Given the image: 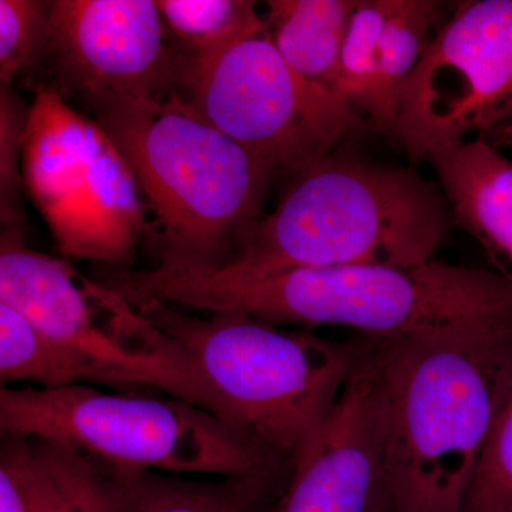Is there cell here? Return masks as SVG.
Listing matches in <instances>:
<instances>
[{"label": "cell", "mask_w": 512, "mask_h": 512, "mask_svg": "<svg viewBox=\"0 0 512 512\" xmlns=\"http://www.w3.org/2000/svg\"><path fill=\"white\" fill-rule=\"evenodd\" d=\"M369 512H394L386 490H384V485L377 491L375 501H373Z\"/></svg>", "instance_id": "obj_24"}, {"label": "cell", "mask_w": 512, "mask_h": 512, "mask_svg": "<svg viewBox=\"0 0 512 512\" xmlns=\"http://www.w3.org/2000/svg\"><path fill=\"white\" fill-rule=\"evenodd\" d=\"M0 377L3 386L28 383L39 389L107 384L99 367L45 335L25 316L0 302Z\"/></svg>", "instance_id": "obj_18"}, {"label": "cell", "mask_w": 512, "mask_h": 512, "mask_svg": "<svg viewBox=\"0 0 512 512\" xmlns=\"http://www.w3.org/2000/svg\"><path fill=\"white\" fill-rule=\"evenodd\" d=\"M510 512H512V510Z\"/></svg>", "instance_id": "obj_25"}, {"label": "cell", "mask_w": 512, "mask_h": 512, "mask_svg": "<svg viewBox=\"0 0 512 512\" xmlns=\"http://www.w3.org/2000/svg\"><path fill=\"white\" fill-rule=\"evenodd\" d=\"M359 342L376 377L393 511H463L512 370V323Z\"/></svg>", "instance_id": "obj_2"}, {"label": "cell", "mask_w": 512, "mask_h": 512, "mask_svg": "<svg viewBox=\"0 0 512 512\" xmlns=\"http://www.w3.org/2000/svg\"><path fill=\"white\" fill-rule=\"evenodd\" d=\"M153 0H53L45 50L50 86L87 109L177 96L174 52Z\"/></svg>", "instance_id": "obj_11"}, {"label": "cell", "mask_w": 512, "mask_h": 512, "mask_svg": "<svg viewBox=\"0 0 512 512\" xmlns=\"http://www.w3.org/2000/svg\"><path fill=\"white\" fill-rule=\"evenodd\" d=\"M130 301L208 313H244L272 325L343 326L369 338H402L512 323V284L468 266L359 264L254 275L235 269L128 271Z\"/></svg>", "instance_id": "obj_1"}, {"label": "cell", "mask_w": 512, "mask_h": 512, "mask_svg": "<svg viewBox=\"0 0 512 512\" xmlns=\"http://www.w3.org/2000/svg\"><path fill=\"white\" fill-rule=\"evenodd\" d=\"M177 73L185 104L276 174L301 173L369 128L342 96L296 73L266 30L177 62Z\"/></svg>", "instance_id": "obj_8"}, {"label": "cell", "mask_w": 512, "mask_h": 512, "mask_svg": "<svg viewBox=\"0 0 512 512\" xmlns=\"http://www.w3.org/2000/svg\"><path fill=\"white\" fill-rule=\"evenodd\" d=\"M3 436L72 448L114 471L285 476L286 463L244 430L174 399L124 396L93 386H2Z\"/></svg>", "instance_id": "obj_6"}, {"label": "cell", "mask_w": 512, "mask_h": 512, "mask_svg": "<svg viewBox=\"0 0 512 512\" xmlns=\"http://www.w3.org/2000/svg\"><path fill=\"white\" fill-rule=\"evenodd\" d=\"M446 20L433 0H360L338 93L373 130L396 137L404 86Z\"/></svg>", "instance_id": "obj_13"}, {"label": "cell", "mask_w": 512, "mask_h": 512, "mask_svg": "<svg viewBox=\"0 0 512 512\" xmlns=\"http://www.w3.org/2000/svg\"><path fill=\"white\" fill-rule=\"evenodd\" d=\"M30 106L13 92L0 90V217L3 228L25 229L22 158Z\"/></svg>", "instance_id": "obj_22"}, {"label": "cell", "mask_w": 512, "mask_h": 512, "mask_svg": "<svg viewBox=\"0 0 512 512\" xmlns=\"http://www.w3.org/2000/svg\"><path fill=\"white\" fill-rule=\"evenodd\" d=\"M50 2L0 0V80L10 87L39 66L46 45Z\"/></svg>", "instance_id": "obj_21"}, {"label": "cell", "mask_w": 512, "mask_h": 512, "mask_svg": "<svg viewBox=\"0 0 512 512\" xmlns=\"http://www.w3.org/2000/svg\"><path fill=\"white\" fill-rule=\"evenodd\" d=\"M18 440L33 512H126L113 473L104 464L60 444Z\"/></svg>", "instance_id": "obj_17"}, {"label": "cell", "mask_w": 512, "mask_h": 512, "mask_svg": "<svg viewBox=\"0 0 512 512\" xmlns=\"http://www.w3.org/2000/svg\"><path fill=\"white\" fill-rule=\"evenodd\" d=\"M110 471L126 512H272L291 476L198 483L157 471Z\"/></svg>", "instance_id": "obj_16"}, {"label": "cell", "mask_w": 512, "mask_h": 512, "mask_svg": "<svg viewBox=\"0 0 512 512\" xmlns=\"http://www.w3.org/2000/svg\"><path fill=\"white\" fill-rule=\"evenodd\" d=\"M0 302L99 367L109 386L160 390L239 427L177 340L119 292L26 247L22 229H2Z\"/></svg>", "instance_id": "obj_7"}, {"label": "cell", "mask_w": 512, "mask_h": 512, "mask_svg": "<svg viewBox=\"0 0 512 512\" xmlns=\"http://www.w3.org/2000/svg\"><path fill=\"white\" fill-rule=\"evenodd\" d=\"M134 306L190 353L238 426L291 466L325 426L355 366V343L289 332L244 313L191 316L158 301Z\"/></svg>", "instance_id": "obj_5"}, {"label": "cell", "mask_w": 512, "mask_h": 512, "mask_svg": "<svg viewBox=\"0 0 512 512\" xmlns=\"http://www.w3.org/2000/svg\"><path fill=\"white\" fill-rule=\"evenodd\" d=\"M454 222L480 242L512 284V161L481 138L430 161Z\"/></svg>", "instance_id": "obj_14"}, {"label": "cell", "mask_w": 512, "mask_h": 512, "mask_svg": "<svg viewBox=\"0 0 512 512\" xmlns=\"http://www.w3.org/2000/svg\"><path fill=\"white\" fill-rule=\"evenodd\" d=\"M160 222V266L214 271L234 261L264 218L276 174L181 99L93 107Z\"/></svg>", "instance_id": "obj_4"}, {"label": "cell", "mask_w": 512, "mask_h": 512, "mask_svg": "<svg viewBox=\"0 0 512 512\" xmlns=\"http://www.w3.org/2000/svg\"><path fill=\"white\" fill-rule=\"evenodd\" d=\"M0 512H33L23 480L19 440L9 436H3L0 453Z\"/></svg>", "instance_id": "obj_23"}, {"label": "cell", "mask_w": 512, "mask_h": 512, "mask_svg": "<svg viewBox=\"0 0 512 512\" xmlns=\"http://www.w3.org/2000/svg\"><path fill=\"white\" fill-rule=\"evenodd\" d=\"M165 29L180 46V63L205 59L242 37L265 32L252 0H158Z\"/></svg>", "instance_id": "obj_19"}, {"label": "cell", "mask_w": 512, "mask_h": 512, "mask_svg": "<svg viewBox=\"0 0 512 512\" xmlns=\"http://www.w3.org/2000/svg\"><path fill=\"white\" fill-rule=\"evenodd\" d=\"M512 510V370L461 512Z\"/></svg>", "instance_id": "obj_20"}, {"label": "cell", "mask_w": 512, "mask_h": 512, "mask_svg": "<svg viewBox=\"0 0 512 512\" xmlns=\"http://www.w3.org/2000/svg\"><path fill=\"white\" fill-rule=\"evenodd\" d=\"M339 402L301 457L272 512H369L383 485L380 403L359 342Z\"/></svg>", "instance_id": "obj_12"}, {"label": "cell", "mask_w": 512, "mask_h": 512, "mask_svg": "<svg viewBox=\"0 0 512 512\" xmlns=\"http://www.w3.org/2000/svg\"><path fill=\"white\" fill-rule=\"evenodd\" d=\"M293 177L275 210L224 268L265 275L429 264L456 224L440 185L342 148Z\"/></svg>", "instance_id": "obj_3"}, {"label": "cell", "mask_w": 512, "mask_h": 512, "mask_svg": "<svg viewBox=\"0 0 512 512\" xmlns=\"http://www.w3.org/2000/svg\"><path fill=\"white\" fill-rule=\"evenodd\" d=\"M512 120V0L458 2L404 86L396 138L413 163Z\"/></svg>", "instance_id": "obj_10"}, {"label": "cell", "mask_w": 512, "mask_h": 512, "mask_svg": "<svg viewBox=\"0 0 512 512\" xmlns=\"http://www.w3.org/2000/svg\"><path fill=\"white\" fill-rule=\"evenodd\" d=\"M359 2L271 0L266 33L296 73L338 93L340 62Z\"/></svg>", "instance_id": "obj_15"}, {"label": "cell", "mask_w": 512, "mask_h": 512, "mask_svg": "<svg viewBox=\"0 0 512 512\" xmlns=\"http://www.w3.org/2000/svg\"><path fill=\"white\" fill-rule=\"evenodd\" d=\"M22 175L62 255L134 262L146 231L136 175L104 128L50 84L33 87Z\"/></svg>", "instance_id": "obj_9"}]
</instances>
